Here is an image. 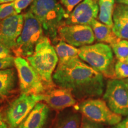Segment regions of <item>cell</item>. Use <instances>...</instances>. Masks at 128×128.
<instances>
[{
	"mask_svg": "<svg viewBox=\"0 0 128 128\" xmlns=\"http://www.w3.org/2000/svg\"><path fill=\"white\" fill-rule=\"evenodd\" d=\"M60 4L63 6L68 17L70 14L73 11L74 7L82 2L83 0H60Z\"/></svg>",
	"mask_w": 128,
	"mask_h": 128,
	"instance_id": "obj_24",
	"label": "cell"
},
{
	"mask_svg": "<svg viewBox=\"0 0 128 128\" xmlns=\"http://www.w3.org/2000/svg\"><path fill=\"white\" fill-rule=\"evenodd\" d=\"M118 3H121V4H124L128 6V0H116Z\"/></svg>",
	"mask_w": 128,
	"mask_h": 128,
	"instance_id": "obj_31",
	"label": "cell"
},
{
	"mask_svg": "<svg viewBox=\"0 0 128 128\" xmlns=\"http://www.w3.org/2000/svg\"><path fill=\"white\" fill-rule=\"evenodd\" d=\"M118 60L124 62L128 56V40L120 39L117 42L110 45Z\"/></svg>",
	"mask_w": 128,
	"mask_h": 128,
	"instance_id": "obj_21",
	"label": "cell"
},
{
	"mask_svg": "<svg viewBox=\"0 0 128 128\" xmlns=\"http://www.w3.org/2000/svg\"><path fill=\"white\" fill-rule=\"evenodd\" d=\"M116 79L124 80L128 78V64L118 60L114 66Z\"/></svg>",
	"mask_w": 128,
	"mask_h": 128,
	"instance_id": "obj_23",
	"label": "cell"
},
{
	"mask_svg": "<svg viewBox=\"0 0 128 128\" xmlns=\"http://www.w3.org/2000/svg\"><path fill=\"white\" fill-rule=\"evenodd\" d=\"M81 120L79 113L70 112L60 116L54 128H80Z\"/></svg>",
	"mask_w": 128,
	"mask_h": 128,
	"instance_id": "obj_20",
	"label": "cell"
},
{
	"mask_svg": "<svg viewBox=\"0 0 128 128\" xmlns=\"http://www.w3.org/2000/svg\"><path fill=\"white\" fill-rule=\"evenodd\" d=\"M34 0H16L14 1V6L16 12L17 14H20L23 10L26 8Z\"/></svg>",
	"mask_w": 128,
	"mask_h": 128,
	"instance_id": "obj_25",
	"label": "cell"
},
{
	"mask_svg": "<svg viewBox=\"0 0 128 128\" xmlns=\"http://www.w3.org/2000/svg\"><path fill=\"white\" fill-rule=\"evenodd\" d=\"M17 14L14 6V1L0 4V22L10 16Z\"/></svg>",
	"mask_w": 128,
	"mask_h": 128,
	"instance_id": "obj_22",
	"label": "cell"
},
{
	"mask_svg": "<svg viewBox=\"0 0 128 128\" xmlns=\"http://www.w3.org/2000/svg\"><path fill=\"white\" fill-rule=\"evenodd\" d=\"M27 60L44 85L50 86L53 84V75L58 64L59 59L55 49L48 37L44 36L37 44L33 54L27 58Z\"/></svg>",
	"mask_w": 128,
	"mask_h": 128,
	"instance_id": "obj_3",
	"label": "cell"
},
{
	"mask_svg": "<svg viewBox=\"0 0 128 128\" xmlns=\"http://www.w3.org/2000/svg\"><path fill=\"white\" fill-rule=\"evenodd\" d=\"M124 80H125V81H126V82H128V78H127V79H125Z\"/></svg>",
	"mask_w": 128,
	"mask_h": 128,
	"instance_id": "obj_34",
	"label": "cell"
},
{
	"mask_svg": "<svg viewBox=\"0 0 128 128\" xmlns=\"http://www.w3.org/2000/svg\"><path fill=\"white\" fill-rule=\"evenodd\" d=\"M11 51L10 49L0 43V57L1 59L12 56L11 55Z\"/></svg>",
	"mask_w": 128,
	"mask_h": 128,
	"instance_id": "obj_28",
	"label": "cell"
},
{
	"mask_svg": "<svg viewBox=\"0 0 128 128\" xmlns=\"http://www.w3.org/2000/svg\"><path fill=\"white\" fill-rule=\"evenodd\" d=\"M112 30L117 37L128 40V6L118 3L114 6Z\"/></svg>",
	"mask_w": 128,
	"mask_h": 128,
	"instance_id": "obj_15",
	"label": "cell"
},
{
	"mask_svg": "<svg viewBox=\"0 0 128 128\" xmlns=\"http://www.w3.org/2000/svg\"><path fill=\"white\" fill-rule=\"evenodd\" d=\"M53 81L59 87L71 91L78 100L100 97L104 90V76L79 57L58 64Z\"/></svg>",
	"mask_w": 128,
	"mask_h": 128,
	"instance_id": "obj_1",
	"label": "cell"
},
{
	"mask_svg": "<svg viewBox=\"0 0 128 128\" xmlns=\"http://www.w3.org/2000/svg\"><path fill=\"white\" fill-rule=\"evenodd\" d=\"M14 66L22 93L34 95L44 93L45 85L28 60L23 57L14 58Z\"/></svg>",
	"mask_w": 128,
	"mask_h": 128,
	"instance_id": "obj_6",
	"label": "cell"
},
{
	"mask_svg": "<svg viewBox=\"0 0 128 128\" xmlns=\"http://www.w3.org/2000/svg\"><path fill=\"white\" fill-rule=\"evenodd\" d=\"M41 101L40 94L22 93L14 100L6 111V119L9 128H17L28 116L35 105Z\"/></svg>",
	"mask_w": 128,
	"mask_h": 128,
	"instance_id": "obj_9",
	"label": "cell"
},
{
	"mask_svg": "<svg viewBox=\"0 0 128 128\" xmlns=\"http://www.w3.org/2000/svg\"><path fill=\"white\" fill-rule=\"evenodd\" d=\"M55 50L59 59L58 64L65 63L72 59L78 57L79 49L62 40H60L56 44Z\"/></svg>",
	"mask_w": 128,
	"mask_h": 128,
	"instance_id": "obj_19",
	"label": "cell"
},
{
	"mask_svg": "<svg viewBox=\"0 0 128 128\" xmlns=\"http://www.w3.org/2000/svg\"><path fill=\"white\" fill-rule=\"evenodd\" d=\"M12 2V0H0V4Z\"/></svg>",
	"mask_w": 128,
	"mask_h": 128,
	"instance_id": "obj_32",
	"label": "cell"
},
{
	"mask_svg": "<svg viewBox=\"0 0 128 128\" xmlns=\"http://www.w3.org/2000/svg\"><path fill=\"white\" fill-rule=\"evenodd\" d=\"M49 106L38 102L17 128H44L49 116Z\"/></svg>",
	"mask_w": 128,
	"mask_h": 128,
	"instance_id": "obj_14",
	"label": "cell"
},
{
	"mask_svg": "<svg viewBox=\"0 0 128 128\" xmlns=\"http://www.w3.org/2000/svg\"><path fill=\"white\" fill-rule=\"evenodd\" d=\"M29 10L41 24L46 36L57 44L58 31L65 25L68 17L62 4L58 0H34Z\"/></svg>",
	"mask_w": 128,
	"mask_h": 128,
	"instance_id": "obj_2",
	"label": "cell"
},
{
	"mask_svg": "<svg viewBox=\"0 0 128 128\" xmlns=\"http://www.w3.org/2000/svg\"><path fill=\"white\" fill-rule=\"evenodd\" d=\"M103 98L113 112L128 116V82L125 80H108Z\"/></svg>",
	"mask_w": 128,
	"mask_h": 128,
	"instance_id": "obj_8",
	"label": "cell"
},
{
	"mask_svg": "<svg viewBox=\"0 0 128 128\" xmlns=\"http://www.w3.org/2000/svg\"><path fill=\"white\" fill-rule=\"evenodd\" d=\"M79 110L84 116L100 124L116 125L122 119L121 115L111 110L104 100L99 98L82 101L79 105Z\"/></svg>",
	"mask_w": 128,
	"mask_h": 128,
	"instance_id": "obj_7",
	"label": "cell"
},
{
	"mask_svg": "<svg viewBox=\"0 0 128 128\" xmlns=\"http://www.w3.org/2000/svg\"><path fill=\"white\" fill-rule=\"evenodd\" d=\"M123 62H124V63H125L126 64H128V56L124 60V61Z\"/></svg>",
	"mask_w": 128,
	"mask_h": 128,
	"instance_id": "obj_33",
	"label": "cell"
},
{
	"mask_svg": "<svg viewBox=\"0 0 128 128\" xmlns=\"http://www.w3.org/2000/svg\"><path fill=\"white\" fill-rule=\"evenodd\" d=\"M17 84V76L14 68L0 71V100L7 98L12 93Z\"/></svg>",
	"mask_w": 128,
	"mask_h": 128,
	"instance_id": "obj_16",
	"label": "cell"
},
{
	"mask_svg": "<svg viewBox=\"0 0 128 128\" xmlns=\"http://www.w3.org/2000/svg\"><path fill=\"white\" fill-rule=\"evenodd\" d=\"M115 0H99L98 19L101 23L113 28V14Z\"/></svg>",
	"mask_w": 128,
	"mask_h": 128,
	"instance_id": "obj_18",
	"label": "cell"
},
{
	"mask_svg": "<svg viewBox=\"0 0 128 128\" xmlns=\"http://www.w3.org/2000/svg\"><path fill=\"white\" fill-rule=\"evenodd\" d=\"M99 12L97 0H83L76 8L65 20V25H90L97 18Z\"/></svg>",
	"mask_w": 128,
	"mask_h": 128,
	"instance_id": "obj_12",
	"label": "cell"
},
{
	"mask_svg": "<svg viewBox=\"0 0 128 128\" xmlns=\"http://www.w3.org/2000/svg\"><path fill=\"white\" fill-rule=\"evenodd\" d=\"M16 1V0H12V1Z\"/></svg>",
	"mask_w": 128,
	"mask_h": 128,
	"instance_id": "obj_36",
	"label": "cell"
},
{
	"mask_svg": "<svg viewBox=\"0 0 128 128\" xmlns=\"http://www.w3.org/2000/svg\"><path fill=\"white\" fill-rule=\"evenodd\" d=\"M44 34L41 24L29 10L24 14L23 30L12 51L16 57L30 56L34 52L37 44L44 37Z\"/></svg>",
	"mask_w": 128,
	"mask_h": 128,
	"instance_id": "obj_5",
	"label": "cell"
},
{
	"mask_svg": "<svg viewBox=\"0 0 128 128\" xmlns=\"http://www.w3.org/2000/svg\"><path fill=\"white\" fill-rule=\"evenodd\" d=\"M80 128H104V127L102 124L92 121L86 117L83 116Z\"/></svg>",
	"mask_w": 128,
	"mask_h": 128,
	"instance_id": "obj_26",
	"label": "cell"
},
{
	"mask_svg": "<svg viewBox=\"0 0 128 128\" xmlns=\"http://www.w3.org/2000/svg\"><path fill=\"white\" fill-rule=\"evenodd\" d=\"M14 65V58L12 56L0 60V71L12 68Z\"/></svg>",
	"mask_w": 128,
	"mask_h": 128,
	"instance_id": "obj_27",
	"label": "cell"
},
{
	"mask_svg": "<svg viewBox=\"0 0 128 128\" xmlns=\"http://www.w3.org/2000/svg\"><path fill=\"white\" fill-rule=\"evenodd\" d=\"M1 100H0V105H1Z\"/></svg>",
	"mask_w": 128,
	"mask_h": 128,
	"instance_id": "obj_35",
	"label": "cell"
},
{
	"mask_svg": "<svg viewBox=\"0 0 128 128\" xmlns=\"http://www.w3.org/2000/svg\"><path fill=\"white\" fill-rule=\"evenodd\" d=\"M24 26V15L15 14L0 22V43L12 50Z\"/></svg>",
	"mask_w": 128,
	"mask_h": 128,
	"instance_id": "obj_11",
	"label": "cell"
},
{
	"mask_svg": "<svg viewBox=\"0 0 128 128\" xmlns=\"http://www.w3.org/2000/svg\"><path fill=\"white\" fill-rule=\"evenodd\" d=\"M59 40H62L74 47L92 44L95 40L93 31L90 25H64L58 31Z\"/></svg>",
	"mask_w": 128,
	"mask_h": 128,
	"instance_id": "obj_10",
	"label": "cell"
},
{
	"mask_svg": "<svg viewBox=\"0 0 128 128\" xmlns=\"http://www.w3.org/2000/svg\"><path fill=\"white\" fill-rule=\"evenodd\" d=\"M90 26L93 31L95 39L99 42L108 44L110 45L120 40L113 32L112 28L94 19Z\"/></svg>",
	"mask_w": 128,
	"mask_h": 128,
	"instance_id": "obj_17",
	"label": "cell"
},
{
	"mask_svg": "<svg viewBox=\"0 0 128 128\" xmlns=\"http://www.w3.org/2000/svg\"><path fill=\"white\" fill-rule=\"evenodd\" d=\"M0 128H9L6 119L4 118L1 113H0Z\"/></svg>",
	"mask_w": 128,
	"mask_h": 128,
	"instance_id": "obj_30",
	"label": "cell"
},
{
	"mask_svg": "<svg viewBox=\"0 0 128 128\" xmlns=\"http://www.w3.org/2000/svg\"><path fill=\"white\" fill-rule=\"evenodd\" d=\"M113 128H128V116L124 120H122L119 124L114 125Z\"/></svg>",
	"mask_w": 128,
	"mask_h": 128,
	"instance_id": "obj_29",
	"label": "cell"
},
{
	"mask_svg": "<svg viewBox=\"0 0 128 128\" xmlns=\"http://www.w3.org/2000/svg\"><path fill=\"white\" fill-rule=\"evenodd\" d=\"M78 57L105 77L116 79L114 59L111 46L97 43L81 47Z\"/></svg>",
	"mask_w": 128,
	"mask_h": 128,
	"instance_id": "obj_4",
	"label": "cell"
},
{
	"mask_svg": "<svg viewBox=\"0 0 128 128\" xmlns=\"http://www.w3.org/2000/svg\"><path fill=\"white\" fill-rule=\"evenodd\" d=\"M41 101L55 110H62L76 105V100L71 91L64 88H55L40 94Z\"/></svg>",
	"mask_w": 128,
	"mask_h": 128,
	"instance_id": "obj_13",
	"label": "cell"
}]
</instances>
